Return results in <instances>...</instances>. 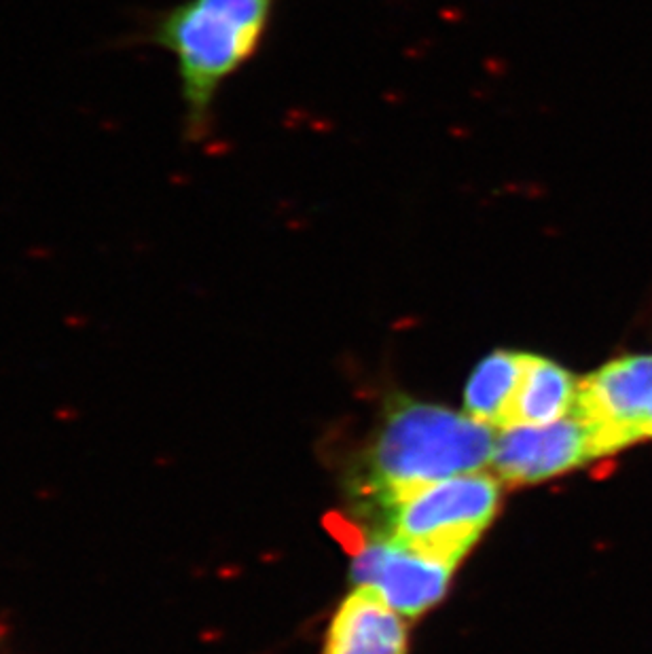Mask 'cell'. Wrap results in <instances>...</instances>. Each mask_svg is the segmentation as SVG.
Wrapping results in <instances>:
<instances>
[{
	"instance_id": "cell-1",
	"label": "cell",
	"mask_w": 652,
	"mask_h": 654,
	"mask_svg": "<svg viewBox=\"0 0 652 654\" xmlns=\"http://www.w3.org/2000/svg\"><path fill=\"white\" fill-rule=\"evenodd\" d=\"M278 3L280 0H180L146 15L136 42L153 45L174 58L187 142L203 144L214 134L219 95L258 56Z\"/></svg>"
},
{
	"instance_id": "cell-2",
	"label": "cell",
	"mask_w": 652,
	"mask_h": 654,
	"mask_svg": "<svg viewBox=\"0 0 652 654\" xmlns=\"http://www.w3.org/2000/svg\"><path fill=\"white\" fill-rule=\"evenodd\" d=\"M492 426L439 405L394 403L366 458L364 487L388 506L411 489L492 464Z\"/></svg>"
},
{
	"instance_id": "cell-3",
	"label": "cell",
	"mask_w": 652,
	"mask_h": 654,
	"mask_svg": "<svg viewBox=\"0 0 652 654\" xmlns=\"http://www.w3.org/2000/svg\"><path fill=\"white\" fill-rule=\"evenodd\" d=\"M498 504L500 483L479 470L426 483L386 506V540L456 570L494 521Z\"/></svg>"
},
{
	"instance_id": "cell-4",
	"label": "cell",
	"mask_w": 652,
	"mask_h": 654,
	"mask_svg": "<svg viewBox=\"0 0 652 654\" xmlns=\"http://www.w3.org/2000/svg\"><path fill=\"white\" fill-rule=\"evenodd\" d=\"M572 411L589 426L597 458L652 439V354L623 356L587 375Z\"/></svg>"
},
{
	"instance_id": "cell-5",
	"label": "cell",
	"mask_w": 652,
	"mask_h": 654,
	"mask_svg": "<svg viewBox=\"0 0 652 654\" xmlns=\"http://www.w3.org/2000/svg\"><path fill=\"white\" fill-rule=\"evenodd\" d=\"M589 426L572 411L545 426H513L496 436L492 466L509 485L553 478L595 460Z\"/></svg>"
},
{
	"instance_id": "cell-6",
	"label": "cell",
	"mask_w": 652,
	"mask_h": 654,
	"mask_svg": "<svg viewBox=\"0 0 652 654\" xmlns=\"http://www.w3.org/2000/svg\"><path fill=\"white\" fill-rule=\"evenodd\" d=\"M453 568L411 553L382 538L362 544L352 566L358 586L373 589L401 616L415 618L447 593Z\"/></svg>"
},
{
	"instance_id": "cell-7",
	"label": "cell",
	"mask_w": 652,
	"mask_h": 654,
	"mask_svg": "<svg viewBox=\"0 0 652 654\" xmlns=\"http://www.w3.org/2000/svg\"><path fill=\"white\" fill-rule=\"evenodd\" d=\"M407 625L368 586L352 591L326 635L322 654H407Z\"/></svg>"
},
{
	"instance_id": "cell-8",
	"label": "cell",
	"mask_w": 652,
	"mask_h": 654,
	"mask_svg": "<svg viewBox=\"0 0 652 654\" xmlns=\"http://www.w3.org/2000/svg\"><path fill=\"white\" fill-rule=\"evenodd\" d=\"M576 392L578 381L570 371L542 356L523 354V368L509 428L545 426L570 415L576 403Z\"/></svg>"
},
{
	"instance_id": "cell-9",
	"label": "cell",
	"mask_w": 652,
	"mask_h": 654,
	"mask_svg": "<svg viewBox=\"0 0 652 654\" xmlns=\"http://www.w3.org/2000/svg\"><path fill=\"white\" fill-rule=\"evenodd\" d=\"M523 352H494L474 368L464 392L466 413L494 430L509 428L519 388Z\"/></svg>"
}]
</instances>
